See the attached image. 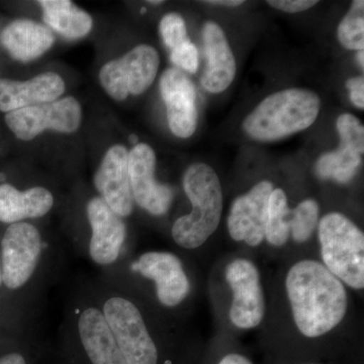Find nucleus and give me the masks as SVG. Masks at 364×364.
Here are the masks:
<instances>
[{"mask_svg": "<svg viewBox=\"0 0 364 364\" xmlns=\"http://www.w3.org/2000/svg\"><path fill=\"white\" fill-rule=\"evenodd\" d=\"M60 264V247L33 223H16L1 230L0 331H32Z\"/></svg>", "mask_w": 364, "mask_h": 364, "instance_id": "nucleus-1", "label": "nucleus"}, {"mask_svg": "<svg viewBox=\"0 0 364 364\" xmlns=\"http://www.w3.org/2000/svg\"><path fill=\"white\" fill-rule=\"evenodd\" d=\"M286 291L299 332L318 338L336 329L346 316V287L322 262L303 259L287 273Z\"/></svg>", "mask_w": 364, "mask_h": 364, "instance_id": "nucleus-2", "label": "nucleus"}, {"mask_svg": "<svg viewBox=\"0 0 364 364\" xmlns=\"http://www.w3.org/2000/svg\"><path fill=\"white\" fill-rule=\"evenodd\" d=\"M127 364H158L160 352L142 301L98 277L86 284Z\"/></svg>", "mask_w": 364, "mask_h": 364, "instance_id": "nucleus-3", "label": "nucleus"}, {"mask_svg": "<svg viewBox=\"0 0 364 364\" xmlns=\"http://www.w3.org/2000/svg\"><path fill=\"white\" fill-rule=\"evenodd\" d=\"M100 277L114 286L127 287L145 284L151 287L155 301L164 310H176L188 301L191 282L183 261L177 254L149 250L128 256Z\"/></svg>", "mask_w": 364, "mask_h": 364, "instance_id": "nucleus-4", "label": "nucleus"}, {"mask_svg": "<svg viewBox=\"0 0 364 364\" xmlns=\"http://www.w3.org/2000/svg\"><path fill=\"white\" fill-rule=\"evenodd\" d=\"M183 188L193 210L173 223L171 236L179 247L195 250L214 235L221 222L222 186L212 167L196 163L184 173Z\"/></svg>", "mask_w": 364, "mask_h": 364, "instance_id": "nucleus-5", "label": "nucleus"}, {"mask_svg": "<svg viewBox=\"0 0 364 364\" xmlns=\"http://www.w3.org/2000/svg\"><path fill=\"white\" fill-rule=\"evenodd\" d=\"M59 331L90 364H127L86 284L69 296Z\"/></svg>", "mask_w": 364, "mask_h": 364, "instance_id": "nucleus-6", "label": "nucleus"}, {"mask_svg": "<svg viewBox=\"0 0 364 364\" xmlns=\"http://www.w3.org/2000/svg\"><path fill=\"white\" fill-rule=\"evenodd\" d=\"M320 107V97L313 91H279L262 100L246 117L243 129L254 140H279L312 126Z\"/></svg>", "mask_w": 364, "mask_h": 364, "instance_id": "nucleus-7", "label": "nucleus"}, {"mask_svg": "<svg viewBox=\"0 0 364 364\" xmlns=\"http://www.w3.org/2000/svg\"><path fill=\"white\" fill-rule=\"evenodd\" d=\"M318 238L324 267L345 286L363 289V232L346 215L330 213L318 222Z\"/></svg>", "mask_w": 364, "mask_h": 364, "instance_id": "nucleus-8", "label": "nucleus"}, {"mask_svg": "<svg viewBox=\"0 0 364 364\" xmlns=\"http://www.w3.org/2000/svg\"><path fill=\"white\" fill-rule=\"evenodd\" d=\"M86 234L74 241V249L102 272L117 267L130 253L129 230L100 196H91L85 205Z\"/></svg>", "mask_w": 364, "mask_h": 364, "instance_id": "nucleus-9", "label": "nucleus"}, {"mask_svg": "<svg viewBox=\"0 0 364 364\" xmlns=\"http://www.w3.org/2000/svg\"><path fill=\"white\" fill-rule=\"evenodd\" d=\"M159 55L154 48L139 45L122 58L112 60L100 71V81L109 97L126 100L139 95L152 85L159 68Z\"/></svg>", "mask_w": 364, "mask_h": 364, "instance_id": "nucleus-10", "label": "nucleus"}, {"mask_svg": "<svg viewBox=\"0 0 364 364\" xmlns=\"http://www.w3.org/2000/svg\"><path fill=\"white\" fill-rule=\"evenodd\" d=\"M225 277L232 291V324L243 330L258 327L264 318L265 299L257 267L247 258H236L227 265Z\"/></svg>", "mask_w": 364, "mask_h": 364, "instance_id": "nucleus-11", "label": "nucleus"}, {"mask_svg": "<svg viewBox=\"0 0 364 364\" xmlns=\"http://www.w3.org/2000/svg\"><path fill=\"white\" fill-rule=\"evenodd\" d=\"M81 122V107L72 97L7 112L6 123L14 135L31 141L45 130L73 133Z\"/></svg>", "mask_w": 364, "mask_h": 364, "instance_id": "nucleus-12", "label": "nucleus"}, {"mask_svg": "<svg viewBox=\"0 0 364 364\" xmlns=\"http://www.w3.org/2000/svg\"><path fill=\"white\" fill-rule=\"evenodd\" d=\"M156 156L147 144H136L129 152V176L134 203L154 217L168 213L174 191L155 178Z\"/></svg>", "mask_w": 364, "mask_h": 364, "instance_id": "nucleus-13", "label": "nucleus"}, {"mask_svg": "<svg viewBox=\"0 0 364 364\" xmlns=\"http://www.w3.org/2000/svg\"><path fill=\"white\" fill-rule=\"evenodd\" d=\"M273 189L272 182L260 181L234 200L228 217V231L233 240L250 247L265 240L268 200Z\"/></svg>", "mask_w": 364, "mask_h": 364, "instance_id": "nucleus-14", "label": "nucleus"}, {"mask_svg": "<svg viewBox=\"0 0 364 364\" xmlns=\"http://www.w3.org/2000/svg\"><path fill=\"white\" fill-rule=\"evenodd\" d=\"M98 196L119 217L126 219L135 208L129 176V152L122 145L112 146L93 177Z\"/></svg>", "mask_w": 364, "mask_h": 364, "instance_id": "nucleus-15", "label": "nucleus"}, {"mask_svg": "<svg viewBox=\"0 0 364 364\" xmlns=\"http://www.w3.org/2000/svg\"><path fill=\"white\" fill-rule=\"evenodd\" d=\"M160 91L173 135L183 139L193 136L198 124L196 92L193 81L178 69L170 68L162 74Z\"/></svg>", "mask_w": 364, "mask_h": 364, "instance_id": "nucleus-16", "label": "nucleus"}, {"mask_svg": "<svg viewBox=\"0 0 364 364\" xmlns=\"http://www.w3.org/2000/svg\"><path fill=\"white\" fill-rule=\"evenodd\" d=\"M54 205L55 196L49 188L20 189L6 181H0V224L4 227L44 218Z\"/></svg>", "mask_w": 364, "mask_h": 364, "instance_id": "nucleus-17", "label": "nucleus"}, {"mask_svg": "<svg viewBox=\"0 0 364 364\" xmlns=\"http://www.w3.org/2000/svg\"><path fill=\"white\" fill-rule=\"evenodd\" d=\"M65 90L58 74L46 72L26 81L0 79V111L9 112L57 100Z\"/></svg>", "mask_w": 364, "mask_h": 364, "instance_id": "nucleus-18", "label": "nucleus"}, {"mask_svg": "<svg viewBox=\"0 0 364 364\" xmlns=\"http://www.w3.org/2000/svg\"><path fill=\"white\" fill-rule=\"evenodd\" d=\"M203 42L208 65L203 72V88L212 93L226 90L236 75V61L221 26L208 21L203 26Z\"/></svg>", "mask_w": 364, "mask_h": 364, "instance_id": "nucleus-19", "label": "nucleus"}, {"mask_svg": "<svg viewBox=\"0 0 364 364\" xmlns=\"http://www.w3.org/2000/svg\"><path fill=\"white\" fill-rule=\"evenodd\" d=\"M1 44L14 60L32 61L54 44V35L47 26L31 20H16L2 31Z\"/></svg>", "mask_w": 364, "mask_h": 364, "instance_id": "nucleus-20", "label": "nucleus"}, {"mask_svg": "<svg viewBox=\"0 0 364 364\" xmlns=\"http://www.w3.org/2000/svg\"><path fill=\"white\" fill-rule=\"evenodd\" d=\"M44 21L62 37L77 40L85 37L92 28V18L69 0H42Z\"/></svg>", "mask_w": 364, "mask_h": 364, "instance_id": "nucleus-21", "label": "nucleus"}, {"mask_svg": "<svg viewBox=\"0 0 364 364\" xmlns=\"http://www.w3.org/2000/svg\"><path fill=\"white\" fill-rule=\"evenodd\" d=\"M361 154L356 148L341 143L338 150L326 153L318 160L317 176L321 179L332 178L339 183H347L355 176L360 166Z\"/></svg>", "mask_w": 364, "mask_h": 364, "instance_id": "nucleus-22", "label": "nucleus"}, {"mask_svg": "<svg viewBox=\"0 0 364 364\" xmlns=\"http://www.w3.org/2000/svg\"><path fill=\"white\" fill-rule=\"evenodd\" d=\"M291 210L286 193L282 188L273 189L268 200L265 240L274 246L282 247L289 240Z\"/></svg>", "mask_w": 364, "mask_h": 364, "instance_id": "nucleus-23", "label": "nucleus"}, {"mask_svg": "<svg viewBox=\"0 0 364 364\" xmlns=\"http://www.w3.org/2000/svg\"><path fill=\"white\" fill-rule=\"evenodd\" d=\"M320 207L313 198L303 200L291 210L289 234L296 243L303 244L310 240L318 224Z\"/></svg>", "mask_w": 364, "mask_h": 364, "instance_id": "nucleus-24", "label": "nucleus"}, {"mask_svg": "<svg viewBox=\"0 0 364 364\" xmlns=\"http://www.w3.org/2000/svg\"><path fill=\"white\" fill-rule=\"evenodd\" d=\"M338 39L348 50L364 48V1L355 0L338 28Z\"/></svg>", "mask_w": 364, "mask_h": 364, "instance_id": "nucleus-25", "label": "nucleus"}, {"mask_svg": "<svg viewBox=\"0 0 364 364\" xmlns=\"http://www.w3.org/2000/svg\"><path fill=\"white\" fill-rule=\"evenodd\" d=\"M26 333L0 331V364H28L21 342Z\"/></svg>", "mask_w": 364, "mask_h": 364, "instance_id": "nucleus-26", "label": "nucleus"}, {"mask_svg": "<svg viewBox=\"0 0 364 364\" xmlns=\"http://www.w3.org/2000/svg\"><path fill=\"white\" fill-rule=\"evenodd\" d=\"M160 33L164 44L170 50L188 41V32H186V23L179 14L171 13L166 14L160 21Z\"/></svg>", "mask_w": 364, "mask_h": 364, "instance_id": "nucleus-27", "label": "nucleus"}, {"mask_svg": "<svg viewBox=\"0 0 364 364\" xmlns=\"http://www.w3.org/2000/svg\"><path fill=\"white\" fill-rule=\"evenodd\" d=\"M337 130L341 136V143L350 145L363 153L364 128L358 117L344 114L337 119Z\"/></svg>", "mask_w": 364, "mask_h": 364, "instance_id": "nucleus-28", "label": "nucleus"}, {"mask_svg": "<svg viewBox=\"0 0 364 364\" xmlns=\"http://www.w3.org/2000/svg\"><path fill=\"white\" fill-rule=\"evenodd\" d=\"M170 59L176 66L181 67L189 73H196L198 67V49L191 40L171 50Z\"/></svg>", "mask_w": 364, "mask_h": 364, "instance_id": "nucleus-29", "label": "nucleus"}, {"mask_svg": "<svg viewBox=\"0 0 364 364\" xmlns=\"http://www.w3.org/2000/svg\"><path fill=\"white\" fill-rule=\"evenodd\" d=\"M317 4L318 1H312V0H270L268 1L270 6L289 14L306 11Z\"/></svg>", "mask_w": 364, "mask_h": 364, "instance_id": "nucleus-30", "label": "nucleus"}, {"mask_svg": "<svg viewBox=\"0 0 364 364\" xmlns=\"http://www.w3.org/2000/svg\"><path fill=\"white\" fill-rule=\"evenodd\" d=\"M347 88L350 91V100L354 105L363 109L364 107V78H350L346 82Z\"/></svg>", "mask_w": 364, "mask_h": 364, "instance_id": "nucleus-31", "label": "nucleus"}, {"mask_svg": "<svg viewBox=\"0 0 364 364\" xmlns=\"http://www.w3.org/2000/svg\"><path fill=\"white\" fill-rule=\"evenodd\" d=\"M218 364H253L250 359L239 353H229L225 355Z\"/></svg>", "mask_w": 364, "mask_h": 364, "instance_id": "nucleus-32", "label": "nucleus"}, {"mask_svg": "<svg viewBox=\"0 0 364 364\" xmlns=\"http://www.w3.org/2000/svg\"><path fill=\"white\" fill-rule=\"evenodd\" d=\"M205 4L233 7L241 6L242 4H244V1H242V0H213V1H205Z\"/></svg>", "mask_w": 364, "mask_h": 364, "instance_id": "nucleus-33", "label": "nucleus"}, {"mask_svg": "<svg viewBox=\"0 0 364 364\" xmlns=\"http://www.w3.org/2000/svg\"><path fill=\"white\" fill-rule=\"evenodd\" d=\"M2 279H1V230H0V296H1Z\"/></svg>", "mask_w": 364, "mask_h": 364, "instance_id": "nucleus-34", "label": "nucleus"}, {"mask_svg": "<svg viewBox=\"0 0 364 364\" xmlns=\"http://www.w3.org/2000/svg\"><path fill=\"white\" fill-rule=\"evenodd\" d=\"M363 56H364L363 50H361V51H358V61L359 65L361 66V68H363V67H364Z\"/></svg>", "mask_w": 364, "mask_h": 364, "instance_id": "nucleus-35", "label": "nucleus"}, {"mask_svg": "<svg viewBox=\"0 0 364 364\" xmlns=\"http://www.w3.org/2000/svg\"><path fill=\"white\" fill-rule=\"evenodd\" d=\"M130 140L132 141V142L136 143V136H130Z\"/></svg>", "mask_w": 364, "mask_h": 364, "instance_id": "nucleus-36", "label": "nucleus"}, {"mask_svg": "<svg viewBox=\"0 0 364 364\" xmlns=\"http://www.w3.org/2000/svg\"><path fill=\"white\" fill-rule=\"evenodd\" d=\"M149 4H154V6H157V4H162V1H149Z\"/></svg>", "mask_w": 364, "mask_h": 364, "instance_id": "nucleus-37", "label": "nucleus"}]
</instances>
